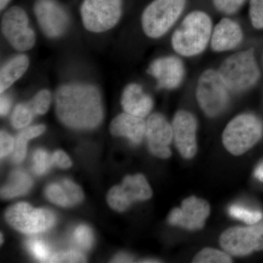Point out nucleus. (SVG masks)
Segmentation results:
<instances>
[{"label":"nucleus","mask_w":263,"mask_h":263,"mask_svg":"<svg viewBox=\"0 0 263 263\" xmlns=\"http://www.w3.org/2000/svg\"><path fill=\"white\" fill-rule=\"evenodd\" d=\"M52 159H53V164L61 168H68L72 166V161L69 156L61 150L55 152L52 155Z\"/></svg>","instance_id":"f704fd0d"},{"label":"nucleus","mask_w":263,"mask_h":263,"mask_svg":"<svg viewBox=\"0 0 263 263\" xmlns=\"http://www.w3.org/2000/svg\"><path fill=\"white\" fill-rule=\"evenodd\" d=\"M254 176L259 181L263 182V162L259 164L254 171Z\"/></svg>","instance_id":"4c0bfd02"},{"label":"nucleus","mask_w":263,"mask_h":263,"mask_svg":"<svg viewBox=\"0 0 263 263\" xmlns=\"http://www.w3.org/2000/svg\"><path fill=\"white\" fill-rule=\"evenodd\" d=\"M51 101V95L48 90L39 91L28 103L34 115H43L48 111Z\"/></svg>","instance_id":"c756f323"},{"label":"nucleus","mask_w":263,"mask_h":263,"mask_svg":"<svg viewBox=\"0 0 263 263\" xmlns=\"http://www.w3.org/2000/svg\"><path fill=\"white\" fill-rule=\"evenodd\" d=\"M186 0H155L142 15V27L148 37L163 36L182 13Z\"/></svg>","instance_id":"39448f33"},{"label":"nucleus","mask_w":263,"mask_h":263,"mask_svg":"<svg viewBox=\"0 0 263 263\" xmlns=\"http://www.w3.org/2000/svg\"><path fill=\"white\" fill-rule=\"evenodd\" d=\"M56 111L60 120L67 127L94 129L103 120L101 95L91 85H64L57 92Z\"/></svg>","instance_id":"f257e3e1"},{"label":"nucleus","mask_w":263,"mask_h":263,"mask_svg":"<svg viewBox=\"0 0 263 263\" xmlns=\"http://www.w3.org/2000/svg\"><path fill=\"white\" fill-rule=\"evenodd\" d=\"M148 72L157 79L160 88L173 89L181 84L184 76V67L179 59L165 57L152 62Z\"/></svg>","instance_id":"dca6fc26"},{"label":"nucleus","mask_w":263,"mask_h":263,"mask_svg":"<svg viewBox=\"0 0 263 263\" xmlns=\"http://www.w3.org/2000/svg\"><path fill=\"white\" fill-rule=\"evenodd\" d=\"M146 122L143 118L127 113L118 116L112 121L110 130L115 136L127 138L135 144H138L146 136Z\"/></svg>","instance_id":"a211bd4d"},{"label":"nucleus","mask_w":263,"mask_h":263,"mask_svg":"<svg viewBox=\"0 0 263 263\" xmlns=\"http://www.w3.org/2000/svg\"><path fill=\"white\" fill-rule=\"evenodd\" d=\"M5 219L15 230L30 235L46 231L56 222V216L51 211L34 209L26 202H18L8 208Z\"/></svg>","instance_id":"0eeeda50"},{"label":"nucleus","mask_w":263,"mask_h":263,"mask_svg":"<svg viewBox=\"0 0 263 263\" xmlns=\"http://www.w3.org/2000/svg\"><path fill=\"white\" fill-rule=\"evenodd\" d=\"M2 30L10 44L18 51H27L35 43V34L29 27L27 13L19 7H12L5 12Z\"/></svg>","instance_id":"9d476101"},{"label":"nucleus","mask_w":263,"mask_h":263,"mask_svg":"<svg viewBox=\"0 0 263 263\" xmlns=\"http://www.w3.org/2000/svg\"><path fill=\"white\" fill-rule=\"evenodd\" d=\"M11 107V100L8 96H2L0 100V113L2 117L6 116Z\"/></svg>","instance_id":"c9c22d12"},{"label":"nucleus","mask_w":263,"mask_h":263,"mask_svg":"<svg viewBox=\"0 0 263 263\" xmlns=\"http://www.w3.org/2000/svg\"><path fill=\"white\" fill-rule=\"evenodd\" d=\"M32 160L33 171L37 175L46 174L53 164L52 156L43 149L36 150L33 155Z\"/></svg>","instance_id":"c85d7f7f"},{"label":"nucleus","mask_w":263,"mask_h":263,"mask_svg":"<svg viewBox=\"0 0 263 263\" xmlns=\"http://www.w3.org/2000/svg\"><path fill=\"white\" fill-rule=\"evenodd\" d=\"M38 23L46 35L56 37L65 32L68 16L62 7L51 0H39L34 8Z\"/></svg>","instance_id":"2eb2a0df"},{"label":"nucleus","mask_w":263,"mask_h":263,"mask_svg":"<svg viewBox=\"0 0 263 263\" xmlns=\"http://www.w3.org/2000/svg\"><path fill=\"white\" fill-rule=\"evenodd\" d=\"M143 262H158V261H156V260H152V259H148V261H146V260H144V261H143Z\"/></svg>","instance_id":"ea45409f"},{"label":"nucleus","mask_w":263,"mask_h":263,"mask_svg":"<svg viewBox=\"0 0 263 263\" xmlns=\"http://www.w3.org/2000/svg\"><path fill=\"white\" fill-rule=\"evenodd\" d=\"M219 243L232 256H246L263 250V223L230 228L221 235Z\"/></svg>","instance_id":"1a4fd4ad"},{"label":"nucleus","mask_w":263,"mask_h":263,"mask_svg":"<svg viewBox=\"0 0 263 263\" xmlns=\"http://www.w3.org/2000/svg\"><path fill=\"white\" fill-rule=\"evenodd\" d=\"M27 247L30 253L41 262H49L53 254L49 246L41 240H29Z\"/></svg>","instance_id":"bb28decb"},{"label":"nucleus","mask_w":263,"mask_h":263,"mask_svg":"<svg viewBox=\"0 0 263 263\" xmlns=\"http://www.w3.org/2000/svg\"><path fill=\"white\" fill-rule=\"evenodd\" d=\"M246 0H214V5L219 11L233 14L243 6Z\"/></svg>","instance_id":"473e14b6"},{"label":"nucleus","mask_w":263,"mask_h":263,"mask_svg":"<svg viewBox=\"0 0 263 263\" xmlns=\"http://www.w3.org/2000/svg\"><path fill=\"white\" fill-rule=\"evenodd\" d=\"M133 261V257L131 256L128 255V254H121L117 255L113 259L112 262H132Z\"/></svg>","instance_id":"e433bc0d"},{"label":"nucleus","mask_w":263,"mask_h":263,"mask_svg":"<svg viewBox=\"0 0 263 263\" xmlns=\"http://www.w3.org/2000/svg\"><path fill=\"white\" fill-rule=\"evenodd\" d=\"M262 134L260 121L252 114H240L228 123L222 142L232 155H243L259 141Z\"/></svg>","instance_id":"20e7f679"},{"label":"nucleus","mask_w":263,"mask_h":263,"mask_svg":"<svg viewBox=\"0 0 263 263\" xmlns=\"http://www.w3.org/2000/svg\"><path fill=\"white\" fill-rule=\"evenodd\" d=\"M228 212L232 217L245 221L248 224H257L263 217L260 211L254 210L238 204L232 205L228 209Z\"/></svg>","instance_id":"5701e85b"},{"label":"nucleus","mask_w":263,"mask_h":263,"mask_svg":"<svg viewBox=\"0 0 263 263\" xmlns=\"http://www.w3.org/2000/svg\"><path fill=\"white\" fill-rule=\"evenodd\" d=\"M195 263H230L233 262L231 257L226 252L212 248H205L197 254L193 259Z\"/></svg>","instance_id":"b1692460"},{"label":"nucleus","mask_w":263,"mask_h":263,"mask_svg":"<svg viewBox=\"0 0 263 263\" xmlns=\"http://www.w3.org/2000/svg\"><path fill=\"white\" fill-rule=\"evenodd\" d=\"M228 88L218 71L209 69L204 71L197 82V102L204 113L214 117L226 109L229 100Z\"/></svg>","instance_id":"423d86ee"},{"label":"nucleus","mask_w":263,"mask_h":263,"mask_svg":"<svg viewBox=\"0 0 263 263\" xmlns=\"http://www.w3.org/2000/svg\"><path fill=\"white\" fill-rule=\"evenodd\" d=\"M46 130V127L43 124L32 126L19 133L15 142V148L13 150V160L15 163H20L25 158L27 153V142L32 138L41 136Z\"/></svg>","instance_id":"4be33fe9"},{"label":"nucleus","mask_w":263,"mask_h":263,"mask_svg":"<svg viewBox=\"0 0 263 263\" xmlns=\"http://www.w3.org/2000/svg\"><path fill=\"white\" fill-rule=\"evenodd\" d=\"M32 180L28 174L22 171H15L10 176L9 181L1 190V196L11 199L27 193L32 186Z\"/></svg>","instance_id":"412c9836"},{"label":"nucleus","mask_w":263,"mask_h":263,"mask_svg":"<svg viewBox=\"0 0 263 263\" xmlns=\"http://www.w3.org/2000/svg\"><path fill=\"white\" fill-rule=\"evenodd\" d=\"M218 72L228 89L235 92L249 89L259 77L253 50L238 52L228 57Z\"/></svg>","instance_id":"7ed1b4c3"},{"label":"nucleus","mask_w":263,"mask_h":263,"mask_svg":"<svg viewBox=\"0 0 263 263\" xmlns=\"http://www.w3.org/2000/svg\"><path fill=\"white\" fill-rule=\"evenodd\" d=\"M46 196L50 201L62 207H70L68 195L62 183H51L45 191Z\"/></svg>","instance_id":"a878e982"},{"label":"nucleus","mask_w":263,"mask_h":263,"mask_svg":"<svg viewBox=\"0 0 263 263\" xmlns=\"http://www.w3.org/2000/svg\"><path fill=\"white\" fill-rule=\"evenodd\" d=\"M146 137L150 152L156 157L167 159L171 156L170 145L174 139L172 125L160 114L148 117L146 122Z\"/></svg>","instance_id":"ddd939ff"},{"label":"nucleus","mask_w":263,"mask_h":263,"mask_svg":"<svg viewBox=\"0 0 263 263\" xmlns=\"http://www.w3.org/2000/svg\"><path fill=\"white\" fill-rule=\"evenodd\" d=\"M74 243L79 248L88 250L94 243V235L89 226L81 224L76 228L72 234Z\"/></svg>","instance_id":"cd10ccee"},{"label":"nucleus","mask_w":263,"mask_h":263,"mask_svg":"<svg viewBox=\"0 0 263 263\" xmlns=\"http://www.w3.org/2000/svg\"><path fill=\"white\" fill-rule=\"evenodd\" d=\"M210 214V205L207 201L195 197L185 199L181 208H176L171 212L168 222L190 230H200Z\"/></svg>","instance_id":"f8f14e48"},{"label":"nucleus","mask_w":263,"mask_h":263,"mask_svg":"<svg viewBox=\"0 0 263 263\" xmlns=\"http://www.w3.org/2000/svg\"><path fill=\"white\" fill-rule=\"evenodd\" d=\"M86 258L81 252L76 250L60 252L52 256L49 262H84Z\"/></svg>","instance_id":"7c9ffc66"},{"label":"nucleus","mask_w":263,"mask_h":263,"mask_svg":"<svg viewBox=\"0 0 263 263\" xmlns=\"http://www.w3.org/2000/svg\"><path fill=\"white\" fill-rule=\"evenodd\" d=\"M1 243H3V235H1Z\"/></svg>","instance_id":"a19ab883"},{"label":"nucleus","mask_w":263,"mask_h":263,"mask_svg":"<svg viewBox=\"0 0 263 263\" xmlns=\"http://www.w3.org/2000/svg\"><path fill=\"white\" fill-rule=\"evenodd\" d=\"M15 148V141L13 137L6 132L1 131L0 133V155L1 158L9 155Z\"/></svg>","instance_id":"72a5a7b5"},{"label":"nucleus","mask_w":263,"mask_h":263,"mask_svg":"<svg viewBox=\"0 0 263 263\" xmlns=\"http://www.w3.org/2000/svg\"><path fill=\"white\" fill-rule=\"evenodd\" d=\"M122 0H84L81 8L85 28L103 32L113 28L122 15Z\"/></svg>","instance_id":"6e6552de"},{"label":"nucleus","mask_w":263,"mask_h":263,"mask_svg":"<svg viewBox=\"0 0 263 263\" xmlns=\"http://www.w3.org/2000/svg\"><path fill=\"white\" fill-rule=\"evenodd\" d=\"M175 145L183 157L193 158L197 152V121L193 114L179 110L172 124Z\"/></svg>","instance_id":"4468645a"},{"label":"nucleus","mask_w":263,"mask_h":263,"mask_svg":"<svg viewBox=\"0 0 263 263\" xmlns=\"http://www.w3.org/2000/svg\"><path fill=\"white\" fill-rule=\"evenodd\" d=\"M212 22L202 11H194L186 15L173 34V48L183 57L200 54L206 48L212 37Z\"/></svg>","instance_id":"f03ea898"},{"label":"nucleus","mask_w":263,"mask_h":263,"mask_svg":"<svg viewBox=\"0 0 263 263\" xmlns=\"http://www.w3.org/2000/svg\"><path fill=\"white\" fill-rule=\"evenodd\" d=\"M122 105L126 113L144 118L152 110L153 100L143 91L140 85L131 84L123 92Z\"/></svg>","instance_id":"6ab92c4d"},{"label":"nucleus","mask_w":263,"mask_h":263,"mask_svg":"<svg viewBox=\"0 0 263 263\" xmlns=\"http://www.w3.org/2000/svg\"><path fill=\"white\" fill-rule=\"evenodd\" d=\"M29 67V60L25 55H18L7 62L0 72V91L5 90L14 84L24 75Z\"/></svg>","instance_id":"aec40b11"},{"label":"nucleus","mask_w":263,"mask_h":263,"mask_svg":"<svg viewBox=\"0 0 263 263\" xmlns=\"http://www.w3.org/2000/svg\"><path fill=\"white\" fill-rule=\"evenodd\" d=\"M34 116L28 103L19 104L12 114V124L15 129H23L30 124Z\"/></svg>","instance_id":"393cba45"},{"label":"nucleus","mask_w":263,"mask_h":263,"mask_svg":"<svg viewBox=\"0 0 263 263\" xmlns=\"http://www.w3.org/2000/svg\"><path fill=\"white\" fill-rule=\"evenodd\" d=\"M243 39V32L239 24L230 18H223L213 31L211 46L214 51L222 52L233 49Z\"/></svg>","instance_id":"f3484780"},{"label":"nucleus","mask_w":263,"mask_h":263,"mask_svg":"<svg viewBox=\"0 0 263 263\" xmlns=\"http://www.w3.org/2000/svg\"><path fill=\"white\" fill-rule=\"evenodd\" d=\"M249 13L254 27L263 29V0H251Z\"/></svg>","instance_id":"2f4dec72"},{"label":"nucleus","mask_w":263,"mask_h":263,"mask_svg":"<svg viewBox=\"0 0 263 263\" xmlns=\"http://www.w3.org/2000/svg\"><path fill=\"white\" fill-rule=\"evenodd\" d=\"M10 0H0V8L1 10L4 9L7 5L9 3Z\"/></svg>","instance_id":"58836bf2"},{"label":"nucleus","mask_w":263,"mask_h":263,"mask_svg":"<svg viewBox=\"0 0 263 263\" xmlns=\"http://www.w3.org/2000/svg\"><path fill=\"white\" fill-rule=\"evenodd\" d=\"M152 196L151 189L146 178L141 174L128 176L122 184L110 189L108 194L110 206L117 212H124L134 202L150 199Z\"/></svg>","instance_id":"9b49d317"}]
</instances>
